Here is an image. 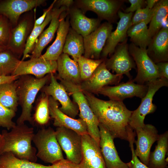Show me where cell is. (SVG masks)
Returning <instances> with one entry per match:
<instances>
[{"instance_id":"6da1fadb","label":"cell","mask_w":168,"mask_h":168,"mask_svg":"<svg viewBox=\"0 0 168 168\" xmlns=\"http://www.w3.org/2000/svg\"><path fill=\"white\" fill-rule=\"evenodd\" d=\"M83 92L99 123L114 138L128 141L131 128L129 121L133 111L128 109L123 101L105 100L97 98L93 94Z\"/></svg>"},{"instance_id":"7a4b0ae2","label":"cell","mask_w":168,"mask_h":168,"mask_svg":"<svg viewBox=\"0 0 168 168\" xmlns=\"http://www.w3.org/2000/svg\"><path fill=\"white\" fill-rule=\"evenodd\" d=\"M0 155L10 152L17 158L32 162L36 161L37 150L32 145L35 133L34 128L24 124H16L11 131L3 130Z\"/></svg>"},{"instance_id":"3957f363","label":"cell","mask_w":168,"mask_h":168,"mask_svg":"<svg viewBox=\"0 0 168 168\" xmlns=\"http://www.w3.org/2000/svg\"><path fill=\"white\" fill-rule=\"evenodd\" d=\"M50 78V74L40 78L31 75H24L20 76L15 81L18 104L22 108L21 114L16 121L17 124H24L26 121L33 123L31 117L33 104L37 93Z\"/></svg>"},{"instance_id":"277c9868","label":"cell","mask_w":168,"mask_h":168,"mask_svg":"<svg viewBox=\"0 0 168 168\" xmlns=\"http://www.w3.org/2000/svg\"><path fill=\"white\" fill-rule=\"evenodd\" d=\"M60 83L67 92L72 96L74 102L78 106L80 118L86 123L89 134L99 145L100 139L99 123L91 110L79 85L64 80L60 78Z\"/></svg>"},{"instance_id":"5b68a950","label":"cell","mask_w":168,"mask_h":168,"mask_svg":"<svg viewBox=\"0 0 168 168\" xmlns=\"http://www.w3.org/2000/svg\"><path fill=\"white\" fill-rule=\"evenodd\" d=\"M32 142L37 149V157L44 162L52 164L64 158L53 128L49 127L39 130L35 133Z\"/></svg>"},{"instance_id":"8992f818","label":"cell","mask_w":168,"mask_h":168,"mask_svg":"<svg viewBox=\"0 0 168 168\" xmlns=\"http://www.w3.org/2000/svg\"><path fill=\"white\" fill-rule=\"evenodd\" d=\"M147 92L142 98L141 104L135 110L133 111L130 118L129 126L134 130L143 127L145 125L144 120L146 115L153 113L156 109L152 103L154 96L161 87L168 86V79L158 78L147 82Z\"/></svg>"},{"instance_id":"52a82bcc","label":"cell","mask_w":168,"mask_h":168,"mask_svg":"<svg viewBox=\"0 0 168 168\" xmlns=\"http://www.w3.org/2000/svg\"><path fill=\"white\" fill-rule=\"evenodd\" d=\"M128 49L137 67V75L133 80L134 82L144 85L159 78L157 66L148 56L147 49L140 48L131 43L128 45Z\"/></svg>"},{"instance_id":"ba28073f","label":"cell","mask_w":168,"mask_h":168,"mask_svg":"<svg viewBox=\"0 0 168 168\" xmlns=\"http://www.w3.org/2000/svg\"><path fill=\"white\" fill-rule=\"evenodd\" d=\"M12 28L7 48L19 58L23 55L27 39L33 28L34 14L25 13Z\"/></svg>"},{"instance_id":"9c48e42d","label":"cell","mask_w":168,"mask_h":168,"mask_svg":"<svg viewBox=\"0 0 168 168\" xmlns=\"http://www.w3.org/2000/svg\"><path fill=\"white\" fill-rule=\"evenodd\" d=\"M55 131L57 141L67 159L79 164L82 157L81 135L64 127H57Z\"/></svg>"},{"instance_id":"30bf717a","label":"cell","mask_w":168,"mask_h":168,"mask_svg":"<svg viewBox=\"0 0 168 168\" xmlns=\"http://www.w3.org/2000/svg\"><path fill=\"white\" fill-rule=\"evenodd\" d=\"M123 75L113 74L107 68L105 60L97 67L91 76L79 85L83 91L98 94L103 87L109 85L118 84Z\"/></svg>"},{"instance_id":"8fae6325","label":"cell","mask_w":168,"mask_h":168,"mask_svg":"<svg viewBox=\"0 0 168 168\" xmlns=\"http://www.w3.org/2000/svg\"><path fill=\"white\" fill-rule=\"evenodd\" d=\"M112 29L111 23L105 22L91 34L84 37L83 56L93 59H100L102 51Z\"/></svg>"},{"instance_id":"7c38bea8","label":"cell","mask_w":168,"mask_h":168,"mask_svg":"<svg viewBox=\"0 0 168 168\" xmlns=\"http://www.w3.org/2000/svg\"><path fill=\"white\" fill-rule=\"evenodd\" d=\"M128 46L126 38L118 44L110 58L105 59V63L109 70H112L116 74H125L131 80L132 79L130 71L133 68L135 69L136 64L129 53Z\"/></svg>"},{"instance_id":"4fadbf2b","label":"cell","mask_w":168,"mask_h":168,"mask_svg":"<svg viewBox=\"0 0 168 168\" xmlns=\"http://www.w3.org/2000/svg\"><path fill=\"white\" fill-rule=\"evenodd\" d=\"M148 89L147 84H136L132 79L114 86H105L98 94L107 96L110 100L123 101L125 99L134 96L142 99L145 96Z\"/></svg>"},{"instance_id":"5bb4252c","label":"cell","mask_w":168,"mask_h":168,"mask_svg":"<svg viewBox=\"0 0 168 168\" xmlns=\"http://www.w3.org/2000/svg\"><path fill=\"white\" fill-rule=\"evenodd\" d=\"M45 2L44 0H0V15L8 20L13 28L17 24L22 14Z\"/></svg>"},{"instance_id":"9a60e30c","label":"cell","mask_w":168,"mask_h":168,"mask_svg":"<svg viewBox=\"0 0 168 168\" xmlns=\"http://www.w3.org/2000/svg\"><path fill=\"white\" fill-rule=\"evenodd\" d=\"M123 1L114 0H80L76 1L77 7L84 13L91 11L96 13L100 19L110 23L114 19Z\"/></svg>"},{"instance_id":"2e32d148","label":"cell","mask_w":168,"mask_h":168,"mask_svg":"<svg viewBox=\"0 0 168 168\" xmlns=\"http://www.w3.org/2000/svg\"><path fill=\"white\" fill-rule=\"evenodd\" d=\"M54 73L50 74V83L44 86L42 91L48 96L52 97L61 104L59 108L63 113L69 117L75 119L77 115L79 109L77 105L72 101L65 88L58 82Z\"/></svg>"},{"instance_id":"e0dca14e","label":"cell","mask_w":168,"mask_h":168,"mask_svg":"<svg viewBox=\"0 0 168 168\" xmlns=\"http://www.w3.org/2000/svg\"><path fill=\"white\" fill-rule=\"evenodd\" d=\"M57 66V61L45 60L40 57L31 58L26 61L20 60L12 75H33L40 78L46 74L55 72Z\"/></svg>"},{"instance_id":"ac0fdd59","label":"cell","mask_w":168,"mask_h":168,"mask_svg":"<svg viewBox=\"0 0 168 168\" xmlns=\"http://www.w3.org/2000/svg\"><path fill=\"white\" fill-rule=\"evenodd\" d=\"M135 131L137 136V140L134 142L135 153L141 161L148 166L151 147L159 138L158 131L154 126L149 124Z\"/></svg>"},{"instance_id":"d6986e66","label":"cell","mask_w":168,"mask_h":168,"mask_svg":"<svg viewBox=\"0 0 168 168\" xmlns=\"http://www.w3.org/2000/svg\"><path fill=\"white\" fill-rule=\"evenodd\" d=\"M99 146L106 168H129L120 158L115 147L114 138L102 124H99Z\"/></svg>"},{"instance_id":"ffe728a7","label":"cell","mask_w":168,"mask_h":168,"mask_svg":"<svg viewBox=\"0 0 168 168\" xmlns=\"http://www.w3.org/2000/svg\"><path fill=\"white\" fill-rule=\"evenodd\" d=\"M49 107L55 127L69 128L81 135L88 133L86 124L82 119H73L63 113L59 109L58 101L51 96H49Z\"/></svg>"},{"instance_id":"44dd1931","label":"cell","mask_w":168,"mask_h":168,"mask_svg":"<svg viewBox=\"0 0 168 168\" xmlns=\"http://www.w3.org/2000/svg\"><path fill=\"white\" fill-rule=\"evenodd\" d=\"M81 136L82 157L78 168H106L99 145L88 133Z\"/></svg>"},{"instance_id":"7402d4cb","label":"cell","mask_w":168,"mask_h":168,"mask_svg":"<svg viewBox=\"0 0 168 168\" xmlns=\"http://www.w3.org/2000/svg\"><path fill=\"white\" fill-rule=\"evenodd\" d=\"M118 15L120 20L115 30L112 32L106 42L100 55L101 59H106L108 55L113 53L115 48L126 38L127 32L130 27L133 13H124L119 11Z\"/></svg>"},{"instance_id":"603a6c76","label":"cell","mask_w":168,"mask_h":168,"mask_svg":"<svg viewBox=\"0 0 168 168\" xmlns=\"http://www.w3.org/2000/svg\"><path fill=\"white\" fill-rule=\"evenodd\" d=\"M68 11V10H67ZM62 12L59 17V24L57 30L56 38L53 43L49 46L45 53L40 57L45 60L57 61L62 53L66 38L69 29V16L65 18L68 11Z\"/></svg>"},{"instance_id":"cb8c5ba5","label":"cell","mask_w":168,"mask_h":168,"mask_svg":"<svg viewBox=\"0 0 168 168\" xmlns=\"http://www.w3.org/2000/svg\"><path fill=\"white\" fill-rule=\"evenodd\" d=\"M147 47V54L155 63L168 62V27L160 29L152 37Z\"/></svg>"},{"instance_id":"d4e9b609","label":"cell","mask_w":168,"mask_h":168,"mask_svg":"<svg viewBox=\"0 0 168 168\" xmlns=\"http://www.w3.org/2000/svg\"><path fill=\"white\" fill-rule=\"evenodd\" d=\"M53 9L54 15L49 26L38 38L31 54L29 56L30 58H39L41 55L43 50L52 39L57 31L59 24L60 15L63 12L68 10L64 6L55 7Z\"/></svg>"},{"instance_id":"484cf974","label":"cell","mask_w":168,"mask_h":168,"mask_svg":"<svg viewBox=\"0 0 168 168\" xmlns=\"http://www.w3.org/2000/svg\"><path fill=\"white\" fill-rule=\"evenodd\" d=\"M72 29L83 37L88 35L99 26V19L91 18L85 16L77 7L70 8L68 10Z\"/></svg>"},{"instance_id":"4316f807","label":"cell","mask_w":168,"mask_h":168,"mask_svg":"<svg viewBox=\"0 0 168 168\" xmlns=\"http://www.w3.org/2000/svg\"><path fill=\"white\" fill-rule=\"evenodd\" d=\"M58 78L80 85L81 79L77 62L71 59L67 54L62 53L57 60Z\"/></svg>"},{"instance_id":"83f0119b","label":"cell","mask_w":168,"mask_h":168,"mask_svg":"<svg viewBox=\"0 0 168 168\" xmlns=\"http://www.w3.org/2000/svg\"><path fill=\"white\" fill-rule=\"evenodd\" d=\"M157 144L150 153L148 167L150 168H168L166 156L168 151V131L159 134Z\"/></svg>"},{"instance_id":"f1b7e54d","label":"cell","mask_w":168,"mask_h":168,"mask_svg":"<svg viewBox=\"0 0 168 168\" xmlns=\"http://www.w3.org/2000/svg\"><path fill=\"white\" fill-rule=\"evenodd\" d=\"M63 53L71 56L77 62L84 53L83 37L69 28L63 49Z\"/></svg>"},{"instance_id":"f546056e","label":"cell","mask_w":168,"mask_h":168,"mask_svg":"<svg viewBox=\"0 0 168 168\" xmlns=\"http://www.w3.org/2000/svg\"><path fill=\"white\" fill-rule=\"evenodd\" d=\"M127 35L132 43L141 48L147 49L152 39L149 35L147 24L145 22L130 26Z\"/></svg>"},{"instance_id":"4dcf8cb0","label":"cell","mask_w":168,"mask_h":168,"mask_svg":"<svg viewBox=\"0 0 168 168\" xmlns=\"http://www.w3.org/2000/svg\"><path fill=\"white\" fill-rule=\"evenodd\" d=\"M154 7V14L148 28L149 35L152 38L160 30L163 21L168 16V0H159Z\"/></svg>"},{"instance_id":"1f68e13d","label":"cell","mask_w":168,"mask_h":168,"mask_svg":"<svg viewBox=\"0 0 168 168\" xmlns=\"http://www.w3.org/2000/svg\"><path fill=\"white\" fill-rule=\"evenodd\" d=\"M0 168H52L35 162L18 158L10 152L0 155Z\"/></svg>"},{"instance_id":"d6a6232c","label":"cell","mask_w":168,"mask_h":168,"mask_svg":"<svg viewBox=\"0 0 168 168\" xmlns=\"http://www.w3.org/2000/svg\"><path fill=\"white\" fill-rule=\"evenodd\" d=\"M0 103L7 108L16 111L18 101L15 82L0 85Z\"/></svg>"},{"instance_id":"836d02e7","label":"cell","mask_w":168,"mask_h":168,"mask_svg":"<svg viewBox=\"0 0 168 168\" xmlns=\"http://www.w3.org/2000/svg\"><path fill=\"white\" fill-rule=\"evenodd\" d=\"M54 15L53 8L48 13L43 22L40 25L33 27L26 43L21 61H24L29 57V54L32 51L36 42L45 26L51 21Z\"/></svg>"},{"instance_id":"e575fe53","label":"cell","mask_w":168,"mask_h":168,"mask_svg":"<svg viewBox=\"0 0 168 168\" xmlns=\"http://www.w3.org/2000/svg\"><path fill=\"white\" fill-rule=\"evenodd\" d=\"M20 60L7 48L0 53V76L12 75Z\"/></svg>"},{"instance_id":"d590c367","label":"cell","mask_w":168,"mask_h":168,"mask_svg":"<svg viewBox=\"0 0 168 168\" xmlns=\"http://www.w3.org/2000/svg\"><path fill=\"white\" fill-rule=\"evenodd\" d=\"M105 59L101 58L93 59L86 58L82 56L80 57L77 62L79 66L82 81L90 77L97 67Z\"/></svg>"},{"instance_id":"8d00e7d4","label":"cell","mask_w":168,"mask_h":168,"mask_svg":"<svg viewBox=\"0 0 168 168\" xmlns=\"http://www.w3.org/2000/svg\"><path fill=\"white\" fill-rule=\"evenodd\" d=\"M43 94L37 106L34 115L35 120L40 125L47 124L50 117L49 107V96Z\"/></svg>"},{"instance_id":"74e56055","label":"cell","mask_w":168,"mask_h":168,"mask_svg":"<svg viewBox=\"0 0 168 168\" xmlns=\"http://www.w3.org/2000/svg\"><path fill=\"white\" fill-rule=\"evenodd\" d=\"M16 112L6 107L0 103V126L10 130L16 125L12 121Z\"/></svg>"},{"instance_id":"f35d334b","label":"cell","mask_w":168,"mask_h":168,"mask_svg":"<svg viewBox=\"0 0 168 168\" xmlns=\"http://www.w3.org/2000/svg\"><path fill=\"white\" fill-rule=\"evenodd\" d=\"M154 10V6L151 9L146 6L145 8H141L136 11L132 17L130 27L142 22H145L147 24L152 19Z\"/></svg>"},{"instance_id":"ab89813d","label":"cell","mask_w":168,"mask_h":168,"mask_svg":"<svg viewBox=\"0 0 168 168\" xmlns=\"http://www.w3.org/2000/svg\"><path fill=\"white\" fill-rule=\"evenodd\" d=\"M12 26L8 20L2 16L0 19V45L7 47L10 40Z\"/></svg>"},{"instance_id":"60d3db41","label":"cell","mask_w":168,"mask_h":168,"mask_svg":"<svg viewBox=\"0 0 168 168\" xmlns=\"http://www.w3.org/2000/svg\"><path fill=\"white\" fill-rule=\"evenodd\" d=\"M51 166L52 168H78L79 164L63 158L52 164Z\"/></svg>"},{"instance_id":"b9f144b4","label":"cell","mask_w":168,"mask_h":168,"mask_svg":"<svg viewBox=\"0 0 168 168\" xmlns=\"http://www.w3.org/2000/svg\"><path fill=\"white\" fill-rule=\"evenodd\" d=\"M131 6L125 10L126 13L133 12L141 8L146 3L143 0H129Z\"/></svg>"},{"instance_id":"7bdbcfd3","label":"cell","mask_w":168,"mask_h":168,"mask_svg":"<svg viewBox=\"0 0 168 168\" xmlns=\"http://www.w3.org/2000/svg\"><path fill=\"white\" fill-rule=\"evenodd\" d=\"M158 69L159 78L168 79V62H161L156 63Z\"/></svg>"},{"instance_id":"ee69618b","label":"cell","mask_w":168,"mask_h":168,"mask_svg":"<svg viewBox=\"0 0 168 168\" xmlns=\"http://www.w3.org/2000/svg\"><path fill=\"white\" fill-rule=\"evenodd\" d=\"M56 1V0H54L48 8L44 10L42 15L40 17L35 20L33 27L39 26L42 24L44 21L48 13L53 8Z\"/></svg>"},{"instance_id":"f6af8a7d","label":"cell","mask_w":168,"mask_h":168,"mask_svg":"<svg viewBox=\"0 0 168 168\" xmlns=\"http://www.w3.org/2000/svg\"><path fill=\"white\" fill-rule=\"evenodd\" d=\"M74 3L72 0H56L54 5H56L55 7L59 8L60 7L64 6L68 9L71 8Z\"/></svg>"},{"instance_id":"bcb514c9","label":"cell","mask_w":168,"mask_h":168,"mask_svg":"<svg viewBox=\"0 0 168 168\" xmlns=\"http://www.w3.org/2000/svg\"><path fill=\"white\" fill-rule=\"evenodd\" d=\"M19 77L13 75L0 76V85L5 83L14 82L18 79Z\"/></svg>"},{"instance_id":"7dc6e473","label":"cell","mask_w":168,"mask_h":168,"mask_svg":"<svg viewBox=\"0 0 168 168\" xmlns=\"http://www.w3.org/2000/svg\"><path fill=\"white\" fill-rule=\"evenodd\" d=\"M159 1L158 0H146V3L147 6L150 9H152L155 4Z\"/></svg>"},{"instance_id":"c3c4849f","label":"cell","mask_w":168,"mask_h":168,"mask_svg":"<svg viewBox=\"0 0 168 168\" xmlns=\"http://www.w3.org/2000/svg\"><path fill=\"white\" fill-rule=\"evenodd\" d=\"M7 48L0 45V53L7 49Z\"/></svg>"},{"instance_id":"681fc988","label":"cell","mask_w":168,"mask_h":168,"mask_svg":"<svg viewBox=\"0 0 168 168\" xmlns=\"http://www.w3.org/2000/svg\"><path fill=\"white\" fill-rule=\"evenodd\" d=\"M2 136L1 134L0 133V147L2 144Z\"/></svg>"},{"instance_id":"f907efd6","label":"cell","mask_w":168,"mask_h":168,"mask_svg":"<svg viewBox=\"0 0 168 168\" xmlns=\"http://www.w3.org/2000/svg\"><path fill=\"white\" fill-rule=\"evenodd\" d=\"M2 16L1 15H0V19L2 17Z\"/></svg>"}]
</instances>
